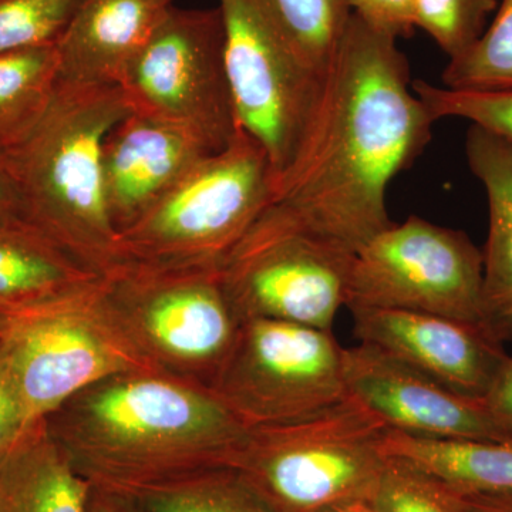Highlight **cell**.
Segmentation results:
<instances>
[{"label": "cell", "instance_id": "484cf974", "mask_svg": "<svg viewBox=\"0 0 512 512\" xmlns=\"http://www.w3.org/2000/svg\"><path fill=\"white\" fill-rule=\"evenodd\" d=\"M414 93L436 121L463 119L512 146V92H470L413 80Z\"/></svg>", "mask_w": 512, "mask_h": 512}, {"label": "cell", "instance_id": "ac0fdd59", "mask_svg": "<svg viewBox=\"0 0 512 512\" xmlns=\"http://www.w3.org/2000/svg\"><path fill=\"white\" fill-rule=\"evenodd\" d=\"M92 491L46 419L32 424L0 463V512H89Z\"/></svg>", "mask_w": 512, "mask_h": 512}, {"label": "cell", "instance_id": "52a82bcc", "mask_svg": "<svg viewBox=\"0 0 512 512\" xmlns=\"http://www.w3.org/2000/svg\"><path fill=\"white\" fill-rule=\"evenodd\" d=\"M103 278L55 301L0 316V348L29 426L106 377L153 370L111 316Z\"/></svg>", "mask_w": 512, "mask_h": 512}, {"label": "cell", "instance_id": "e0dca14e", "mask_svg": "<svg viewBox=\"0 0 512 512\" xmlns=\"http://www.w3.org/2000/svg\"><path fill=\"white\" fill-rule=\"evenodd\" d=\"M466 156L488 201L483 249L485 326L501 343L512 342V146L485 128L470 126Z\"/></svg>", "mask_w": 512, "mask_h": 512}, {"label": "cell", "instance_id": "e575fe53", "mask_svg": "<svg viewBox=\"0 0 512 512\" xmlns=\"http://www.w3.org/2000/svg\"><path fill=\"white\" fill-rule=\"evenodd\" d=\"M312 512H379V510L369 498H357V500L328 505V507L319 508V510Z\"/></svg>", "mask_w": 512, "mask_h": 512}, {"label": "cell", "instance_id": "277c9868", "mask_svg": "<svg viewBox=\"0 0 512 512\" xmlns=\"http://www.w3.org/2000/svg\"><path fill=\"white\" fill-rule=\"evenodd\" d=\"M272 185L268 154L241 128L121 232L120 265L222 268L269 204Z\"/></svg>", "mask_w": 512, "mask_h": 512}, {"label": "cell", "instance_id": "7c38bea8", "mask_svg": "<svg viewBox=\"0 0 512 512\" xmlns=\"http://www.w3.org/2000/svg\"><path fill=\"white\" fill-rule=\"evenodd\" d=\"M353 256L298 232L249 229L222 274L242 322L274 319L332 330L346 306Z\"/></svg>", "mask_w": 512, "mask_h": 512}, {"label": "cell", "instance_id": "4dcf8cb0", "mask_svg": "<svg viewBox=\"0 0 512 512\" xmlns=\"http://www.w3.org/2000/svg\"><path fill=\"white\" fill-rule=\"evenodd\" d=\"M30 224L26 218L18 183L6 158L0 154V228ZM32 225V224H30Z\"/></svg>", "mask_w": 512, "mask_h": 512}, {"label": "cell", "instance_id": "44dd1931", "mask_svg": "<svg viewBox=\"0 0 512 512\" xmlns=\"http://www.w3.org/2000/svg\"><path fill=\"white\" fill-rule=\"evenodd\" d=\"M59 84L57 46L0 53V154L28 140Z\"/></svg>", "mask_w": 512, "mask_h": 512}, {"label": "cell", "instance_id": "3957f363", "mask_svg": "<svg viewBox=\"0 0 512 512\" xmlns=\"http://www.w3.org/2000/svg\"><path fill=\"white\" fill-rule=\"evenodd\" d=\"M130 114L121 87L59 82L45 117L8 154L26 218L101 276L119 268V234L104 197L101 150Z\"/></svg>", "mask_w": 512, "mask_h": 512}, {"label": "cell", "instance_id": "f546056e", "mask_svg": "<svg viewBox=\"0 0 512 512\" xmlns=\"http://www.w3.org/2000/svg\"><path fill=\"white\" fill-rule=\"evenodd\" d=\"M29 427L18 387L0 348V463Z\"/></svg>", "mask_w": 512, "mask_h": 512}, {"label": "cell", "instance_id": "5b68a950", "mask_svg": "<svg viewBox=\"0 0 512 512\" xmlns=\"http://www.w3.org/2000/svg\"><path fill=\"white\" fill-rule=\"evenodd\" d=\"M104 301L154 372L211 390L241 329L222 268L120 265L101 281Z\"/></svg>", "mask_w": 512, "mask_h": 512}, {"label": "cell", "instance_id": "d6986e66", "mask_svg": "<svg viewBox=\"0 0 512 512\" xmlns=\"http://www.w3.org/2000/svg\"><path fill=\"white\" fill-rule=\"evenodd\" d=\"M101 278L33 225L0 228V316L63 298Z\"/></svg>", "mask_w": 512, "mask_h": 512}, {"label": "cell", "instance_id": "8992f818", "mask_svg": "<svg viewBox=\"0 0 512 512\" xmlns=\"http://www.w3.org/2000/svg\"><path fill=\"white\" fill-rule=\"evenodd\" d=\"M389 427L355 397L312 416L248 430L232 467L279 512L372 498Z\"/></svg>", "mask_w": 512, "mask_h": 512}, {"label": "cell", "instance_id": "ffe728a7", "mask_svg": "<svg viewBox=\"0 0 512 512\" xmlns=\"http://www.w3.org/2000/svg\"><path fill=\"white\" fill-rule=\"evenodd\" d=\"M384 450L463 497L512 493V440L437 439L389 430Z\"/></svg>", "mask_w": 512, "mask_h": 512}, {"label": "cell", "instance_id": "9a60e30c", "mask_svg": "<svg viewBox=\"0 0 512 512\" xmlns=\"http://www.w3.org/2000/svg\"><path fill=\"white\" fill-rule=\"evenodd\" d=\"M210 154L190 131L130 111L111 128L101 150L104 197L117 234Z\"/></svg>", "mask_w": 512, "mask_h": 512}, {"label": "cell", "instance_id": "30bf717a", "mask_svg": "<svg viewBox=\"0 0 512 512\" xmlns=\"http://www.w3.org/2000/svg\"><path fill=\"white\" fill-rule=\"evenodd\" d=\"M483 265L466 232L412 215L353 256L346 306L431 313L487 330Z\"/></svg>", "mask_w": 512, "mask_h": 512}, {"label": "cell", "instance_id": "f1b7e54d", "mask_svg": "<svg viewBox=\"0 0 512 512\" xmlns=\"http://www.w3.org/2000/svg\"><path fill=\"white\" fill-rule=\"evenodd\" d=\"M350 12L370 29L394 40L413 35L416 0H346Z\"/></svg>", "mask_w": 512, "mask_h": 512}, {"label": "cell", "instance_id": "7402d4cb", "mask_svg": "<svg viewBox=\"0 0 512 512\" xmlns=\"http://www.w3.org/2000/svg\"><path fill=\"white\" fill-rule=\"evenodd\" d=\"M138 512H279L234 467H218L134 495Z\"/></svg>", "mask_w": 512, "mask_h": 512}, {"label": "cell", "instance_id": "2e32d148", "mask_svg": "<svg viewBox=\"0 0 512 512\" xmlns=\"http://www.w3.org/2000/svg\"><path fill=\"white\" fill-rule=\"evenodd\" d=\"M173 0H84L57 43L59 82L117 86Z\"/></svg>", "mask_w": 512, "mask_h": 512}, {"label": "cell", "instance_id": "7a4b0ae2", "mask_svg": "<svg viewBox=\"0 0 512 512\" xmlns=\"http://www.w3.org/2000/svg\"><path fill=\"white\" fill-rule=\"evenodd\" d=\"M46 423L94 488L121 495L232 467L249 430L211 390L153 370L106 377Z\"/></svg>", "mask_w": 512, "mask_h": 512}, {"label": "cell", "instance_id": "603a6c76", "mask_svg": "<svg viewBox=\"0 0 512 512\" xmlns=\"http://www.w3.org/2000/svg\"><path fill=\"white\" fill-rule=\"evenodd\" d=\"M443 87L512 92V0H500L490 26L461 55L448 60Z\"/></svg>", "mask_w": 512, "mask_h": 512}, {"label": "cell", "instance_id": "d6a6232c", "mask_svg": "<svg viewBox=\"0 0 512 512\" xmlns=\"http://www.w3.org/2000/svg\"><path fill=\"white\" fill-rule=\"evenodd\" d=\"M463 504L466 512H512V493L464 495Z\"/></svg>", "mask_w": 512, "mask_h": 512}, {"label": "cell", "instance_id": "d4e9b609", "mask_svg": "<svg viewBox=\"0 0 512 512\" xmlns=\"http://www.w3.org/2000/svg\"><path fill=\"white\" fill-rule=\"evenodd\" d=\"M84 0H0V53L57 46Z\"/></svg>", "mask_w": 512, "mask_h": 512}, {"label": "cell", "instance_id": "6da1fadb", "mask_svg": "<svg viewBox=\"0 0 512 512\" xmlns=\"http://www.w3.org/2000/svg\"><path fill=\"white\" fill-rule=\"evenodd\" d=\"M436 123L397 40L352 13L298 150L251 229L298 232L356 254L393 224L389 185L423 154Z\"/></svg>", "mask_w": 512, "mask_h": 512}, {"label": "cell", "instance_id": "9c48e42d", "mask_svg": "<svg viewBox=\"0 0 512 512\" xmlns=\"http://www.w3.org/2000/svg\"><path fill=\"white\" fill-rule=\"evenodd\" d=\"M120 87L131 113L184 128L214 153L241 130L225 69L218 8L171 6Z\"/></svg>", "mask_w": 512, "mask_h": 512}, {"label": "cell", "instance_id": "cb8c5ba5", "mask_svg": "<svg viewBox=\"0 0 512 512\" xmlns=\"http://www.w3.org/2000/svg\"><path fill=\"white\" fill-rule=\"evenodd\" d=\"M370 501L379 512H466L460 494L410 461L389 454Z\"/></svg>", "mask_w": 512, "mask_h": 512}, {"label": "cell", "instance_id": "83f0119b", "mask_svg": "<svg viewBox=\"0 0 512 512\" xmlns=\"http://www.w3.org/2000/svg\"><path fill=\"white\" fill-rule=\"evenodd\" d=\"M278 5L313 62L326 72L352 18L346 0H278Z\"/></svg>", "mask_w": 512, "mask_h": 512}, {"label": "cell", "instance_id": "836d02e7", "mask_svg": "<svg viewBox=\"0 0 512 512\" xmlns=\"http://www.w3.org/2000/svg\"><path fill=\"white\" fill-rule=\"evenodd\" d=\"M89 512H138V510L133 500L127 495L109 493L93 487Z\"/></svg>", "mask_w": 512, "mask_h": 512}, {"label": "cell", "instance_id": "4316f807", "mask_svg": "<svg viewBox=\"0 0 512 512\" xmlns=\"http://www.w3.org/2000/svg\"><path fill=\"white\" fill-rule=\"evenodd\" d=\"M500 0H416V25L453 59L483 35Z\"/></svg>", "mask_w": 512, "mask_h": 512}, {"label": "cell", "instance_id": "1f68e13d", "mask_svg": "<svg viewBox=\"0 0 512 512\" xmlns=\"http://www.w3.org/2000/svg\"><path fill=\"white\" fill-rule=\"evenodd\" d=\"M485 406L501 424L512 431V357L508 356L500 372L495 376L487 396Z\"/></svg>", "mask_w": 512, "mask_h": 512}, {"label": "cell", "instance_id": "5bb4252c", "mask_svg": "<svg viewBox=\"0 0 512 512\" xmlns=\"http://www.w3.org/2000/svg\"><path fill=\"white\" fill-rule=\"evenodd\" d=\"M353 332L439 380L444 386L484 400L508 359L504 343L463 320L397 309H352Z\"/></svg>", "mask_w": 512, "mask_h": 512}, {"label": "cell", "instance_id": "4fadbf2b", "mask_svg": "<svg viewBox=\"0 0 512 512\" xmlns=\"http://www.w3.org/2000/svg\"><path fill=\"white\" fill-rule=\"evenodd\" d=\"M343 376L350 396L390 430L437 439L512 440V431L484 400L444 386L375 345L343 349Z\"/></svg>", "mask_w": 512, "mask_h": 512}, {"label": "cell", "instance_id": "8fae6325", "mask_svg": "<svg viewBox=\"0 0 512 512\" xmlns=\"http://www.w3.org/2000/svg\"><path fill=\"white\" fill-rule=\"evenodd\" d=\"M211 392L248 429L301 420L349 396L343 348L332 330L244 320Z\"/></svg>", "mask_w": 512, "mask_h": 512}, {"label": "cell", "instance_id": "ba28073f", "mask_svg": "<svg viewBox=\"0 0 512 512\" xmlns=\"http://www.w3.org/2000/svg\"><path fill=\"white\" fill-rule=\"evenodd\" d=\"M218 9L239 126L264 147L275 184L311 121L325 72L293 33L278 0H220Z\"/></svg>", "mask_w": 512, "mask_h": 512}]
</instances>
